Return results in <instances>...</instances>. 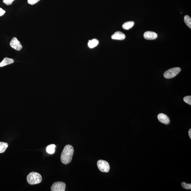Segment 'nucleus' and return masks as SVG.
<instances>
[{
    "label": "nucleus",
    "instance_id": "f257e3e1",
    "mask_svg": "<svg viewBox=\"0 0 191 191\" xmlns=\"http://www.w3.org/2000/svg\"><path fill=\"white\" fill-rule=\"evenodd\" d=\"M74 151L72 146L68 144L64 146L61 156V161L63 164L67 165L71 162Z\"/></svg>",
    "mask_w": 191,
    "mask_h": 191
},
{
    "label": "nucleus",
    "instance_id": "f03ea898",
    "mask_svg": "<svg viewBox=\"0 0 191 191\" xmlns=\"http://www.w3.org/2000/svg\"><path fill=\"white\" fill-rule=\"evenodd\" d=\"M42 180L41 175L36 172H31L27 177V182L31 185L38 184L41 182Z\"/></svg>",
    "mask_w": 191,
    "mask_h": 191
},
{
    "label": "nucleus",
    "instance_id": "7ed1b4c3",
    "mask_svg": "<svg viewBox=\"0 0 191 191\" xmlns=\"http://www.w3.org/2000/svg\"><path fill=\"white\" fill-rule=\"evenodd\" d=\"M181 71L179 67H175L168 70L165 72L164 77L166 79H171L177 75Z\"/></svg>",
    "mask_w": 191,
    "mask_h": 191
},
{
    "label": "nucleus",
    "instance_id": "20e7f679",
    "mask_svg": "<svg viewBox=\"0 0 191 191\" xmlns=\"http://www.w3.org/2000/svg\"><path fill=\"white\" fill-rule=\"evenodd\" d=\"M97 165L100 171L103 172H108L110 170V166L107 161L100 160L97 161Z\"/></svg>",
    "mask_w": 191,
    "mask_h": 191
},
{
    "label": "nucleus",
    "instance_id": "39448f33",
    "mask_svg": "<svg viewBox=\"0 0 191 191\" xmlns=\"http://www.w3.org/2000/svg\"><path fill=\"white\" fill-rule=\"evenodd\" d=\"M66 187V184L62 181L54 183L51 187V191H64Z\"/></svg>",
    "mask_w": 191,
    "mask_h": 191
},
{
    "label": "nucleus",
    "instance_id": "423d86ee",
    "mask_svg": "<svg viewBox=\"0 0 191 191\" xmlns=\"http://www.w3.org/2000/svg\"><path fill=\"white\" fill-rule=\"evenodd\" d=\"M10 44L12 48L17 51L20 50L23 48V46L21 44L16 37L12 39L11 41Z\"/></svg>",
    "mask_w": 191,
    "mask_h": 191
},
{
    "label": "nucleus",
    "instance_id": "0eeeda50",
    "mask_svg": "<svg viewBox=\"0 0 191 191\" xmlns=\"http://www.w3.org/2000/svg\"><path fill=\"white\" fill-rule=\"evenodd\" d=\"M157 118L161 123L166 124H169L170 123V119L168 117L167 115L163 113H160L157 116Z\"/></svg>",
    "mask_w": 191,
    "mask_h": 191
},
{
    "label": "nucleus",
    "instance_id": "6e6552de",
    "mask_svg": "<svg viewBox=\"0 0 191 191\" xmlns=\"http://www.w3.org/2000/svg\"><path fill=\"white\" fill-rule=\"evenodd\" d=\"M144 37L147 40H154L157 37L156 33L151 31H146L144 33Z\"/></svg>",
    "mask_w": 191,
    "mask_h": 191
},
{
    "label": "nucleus",
    "instance_id": "1a4fd4ad",
    "mask_svg": "<svg viewBox=\"0 0 191 191\" xmlns=\"http://www.w3.org/2000/svg\"><path fill=\"white\" fill-rule=\"evenodd\" d=\"M125 34L120 31L115 32L111 37L113 40H125Z\"/></svg>",
    "mask_w": 191,
    "mask_h": 191
},
{
    "label": "nucleus",
    "instance_id": "9d476101",
    "mask_svg": "<svg viewBox=\"0 0 191 191\" xmlns=\"http://www.w3.org/2000/svg\"><path fill=\"white\" fill-rule=\"evenodd\" d=\"M14 62L13 59L5 57L3 60L0 63V67L12 64Z\"/></svg>",
    "mask_w": 191,
    "mask_h": 191
},
{
    "label": "nucleus",
    "instance_id": "9b49d317",
    "mask_svg": "<svg viewBox=\"0 0 191 191\" xmlns=\"http://www.w3.org/2000/svg\"><path fill=\"white\" fill-rule=\"evenodd\" d=\"M135 23L133 21H128L126 22L123 24L122 26V28L126 30H129L132 28L134 26Z\"/></svg>",
    "mask_w": 191,
    "mask_h": 191
},
{
    "label": "nucleus",
    "instance_id": "f8f14e48",
    "mask_svg": "<svg viewBox=\"0 0 191 191\" xmlns=\"http://www.w3.org/2000/svg\"><path fill=\"white\" fill-rule=\"evenodd\" d=\"M99 44V40L97 39H94L91 40H89L88 45L90 48H93L95 47Z\"/></svg>",
    "mask_w": 191,
    "mask_h": 191
},
{
    "label": "nucleus",
    "instance_id": "ddd939ff",
    "mask_svg": "<svg viewBox=\"0 0 191 191\" xmlns=\"http://www.w3.org/2000/svg\"><path fill=\"white\" fill-rule=\"evenodd\" d=\"M8 146V144L4 142H0V153L4 152Z\"/></svg>",
    "mask_w": 191,
    "mask_h": 191
},
{
    "label": "nucleus",
    "instance_id": "4468645a",
    "mask_svg": "<svg viewBox=\"0 0 191 191\" xmlns=\"http://www.w3.org/2000/svg\"><path fill=\"white\" fill-rule=\"evenodd\" d=\"M55 147L56 146L54 144L48 146L46 148V152L50 154H53L55 153Z\"/></svg>",
    "mask_w": 191,
    "mask_h": 191
},
{
    "label": "nucleus",
    "instance_id": "2eb2a0df",
    "mask_svg": "<svg viewBox=\"0 0 191 191\" xmlns=\"http://www.w3.org/2000/svg\"><path fill=\"white\" fill-rule=\"evenodd\" d=\"M184 21L186 25L191 29V18L188 15H185L184 17Z\"/></svg>",
    "mask_w": 191,
    "mask_h": 191
},
{
    "label": "nucleus",
    "instance_id": "dca6fc26",
    "mask_svg": "<svg viewBox=\"0 0 191 191\" xmlns=\"http://www.w3.org/2000/svg\"><path fill=\"white\" fill-rule=\"evenodd\" d=\"M184 101L189 105H191V96H185L183 98Z\"/></svg>",
    "mask_w": 191,
    "mask_h": 191
},
{
    "label": "nucleus",
    "instance_id": "f3484780",
    "mask_svg": "<svg viewBox=\"0 0 191 191\" xmlns=\"http://www.w3.org/2000/svg\"><path fill=\"white\" fill-rule=\"evenodd\" d=\"M181 186L183 188L186 189V190H191V184H187L183 182L181 183Z\"/></svg>",
    "mask_w": 191,
    "mask_h": 191
},
{
    "label": "nucleus",
    "instance_id": "a211bd4d",
    "mask_svg": "<svg viewBox=\"0 0 191 191\" xmlns=\"http://www.w3.org/2000/svg\"><path fill=\"white\" fill-rule=\"evenodd\" d=\"M14 0H3V3L7 5H10L12 4Z\"/></svg>",
    "mask_w": 191,
    "mask_h": 191
},
{
    "label": "nucleus",
    "instance_id": "6ab92c4d",
    "mask_svg": "<svg viewBox=\"0 0 191 191\" xmlns=\"http://www.w3.org/2000/svg\"><path fill=\"white\" fill-rule=\"evenodd\" d=\"M40 1V0H28V3L31 5H34Z\"/></svg>",
    "mask_w": 191,
    "mask_h": 191
},
{
    "label": "nucleus",
    "instance_id": "aec40b11",
    "mask_svg": "<svg viewBox=\"0 0 191 191\" xmlns=\"http://www.w3.org/2000/svg\"><path fill=\"white\" fill-rule=\"evenodd\" d=\"M5 11L1 8H0V16H2L5 13Z\"/></svg>",
    "mask_w": 191,
    "mask_h": 191
},
{
    "label": "nucleus",
    "instance_id": "412c9836",
    "mask_svg": "<svg viewBox=\"0 0 191 191\" xmlns=\"http://www.w3.org/2000/svg\"><path fill=\"white\" fill-rule=\"evenodd\" d=\"M189 135L190 136V138L191 139V129H190V130L189 131Z\"/></svg>",
    "mask_w": 191,
    "mask_h": 191
}]
</instances>
